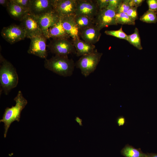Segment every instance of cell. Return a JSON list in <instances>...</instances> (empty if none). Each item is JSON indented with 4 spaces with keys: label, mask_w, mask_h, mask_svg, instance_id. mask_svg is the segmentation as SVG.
<instances>
[{
    "label": "cell",
    "mask_w": 157,
    "mask_h": 157,
    "mask_svg": "<svg viewBox=\"0 0 157 157\" xmlns=\"http://www.w3.org/2000/svg\"><path fill=\"white\" fill-rule=\"evenodd\" d=\"M127 41L138 50L142 49L139 31L137 28H135L133 33L128 35Z\"/></svg>",
    "instance_id": "obj_21"
},
{
    "label": "cell",
    "mask_w": 157,
    "mask_h": 157,
    "mask_svg": "<svg viewBox=\"0 0 157 157\" xmlns=\"http://www.w3.org/2000/svg\"><path fill=\"white\" fill-rule=\"evenodd\" d=\"M101 35L100 31L95 25L80 30V37L83 40L92 44L99 41Z\"/></svg>",
    "instance_id": "obj_15"
},
{
    "label": "cell",
    "mask_w": 157,
    "mask_h": 157,
    "mask_svg": "<svg viewBox=\"0 0 157 157\" xmlns=\"http://www.w3.org/2000/svg\"><path fill=\"white\" fill-rule=\"evenodd\" d=\"M6 8L8 13L11 17L20 22L23 17L29 12L17 4L10 2Z\"/></svg>",
    "instance_id": "obj_18"
},
{
    "label": "cell",
    "mask_w": 157,
    "mask_h": 157,
    "mask_svg": "<svg viewBox=\"0 0 157 157\" xmlns=\"http://www.w3.org/2000/svg\"><path fill=\"white\" fill-rule=\"evenodd\" d=\"M104 33L107 35L127 41L128 35L123 31L122 26L118 30H106L105 31Z\"/></svg>",
    "instance_id": "obj_24"
},
{
    "label": "cell",
    "mask_w": 157,
    "mask_h": 157,
    "mask_svg": "<svg viewBox=\"0 0 157 157\" xmlns=\"http://www.w3.org/2000/svg\"><path fill=\"white\" fill-rule=\"evenodd\" d=\"M1 34L3 38L10 44L23 40L26 38V31L20 25L12 24L4 27Z\"/></svg>",
    "instance_id": "obj_7"
},
{
    "label": "cell",
    "mask_w": 157,
    "mask_h": 157,
    "mask_svg": "<svg viewBox=\"0 0 157 157\" xmlns=\"http://www.w3.org/2000/svg\"><path fill=\"white\" fill-rule=\"evenodd\" d=\"M140 19L147 23H156L157 22V12L148 10L140 17Z\"/></svg>",
    "instance_id": "obj_23"
},
{
    "label": "cell",
    "mask_w": 157,
    "mask_h": 157,
    "mask_svg": "<svg viewBox=\"0 0 157 157\" xmlns=\"http://www.w3.org/2000/svg\"><path fill=\"white\" fill-rule=\"evenodd\" d=\"M120 152L124 157H146V153H143L140 148H135L128 144H126Z\"/></svg>",
    "instance_id": "obj_19"
},
{
    "label": "cell",
    "mask_w": 157,
    "mask_h": 157,
    "mask_svg": "<svg viewBox=\"0 0 157 157\" xmlns=\"http://www.w3.org/2000/svg\"><path fill=\"white\" fill-rule=\"evenodd\" d=\"M72 43L76 51V56H82L89 54L95 49L94 44L88 43L80 38L72 40Z\"/></svg>",
    "instance_id": "obj_16"
},
{
    "label": "cell",
    "mask_w": 157,
    "mask_h": 157,
    "mask_svg": "<svg viewBox=\"0 0 157 157\" xmlns=\"http://www.w3.org/2000/svg\"><path fill=\"white\" fill-rule=\"evenodd\" d=\"M99 10L107 8L109 0H95Z\"/></svg>",
    "instance_id": "obj_29"
},
{
    "label": "cell",
    "mask_w": 157,
    "mask_h": 157,
    "mask_svg": "<svg viewBox=\"0 0 157 157\" xmlns=\"http://www.w3.org/2000/svg\"><path fill=\"white\" fill-rule=\"evenodd\" d=\"M116 11L107 8L99 10L94 19L95 25L99 30L111 25H116Z\"/></svg>",
    "instance_id": "obj_8"
},
{
    "label": "cell",
    "mask_w": 157,
    "mask_h": 157,
    "mask_svg": "<svg viewBox=\"0 0 157 157\" xmlns=\"http://www.w3.org/2000/svg\"><path fill=\"white\" fill-rule=\"evenodd\" d=\"M137 8L131 7L126 13L130 18L134 21L138 18Z\"/></svg>",
    "instance_id": "obj_27"
},
{
    "label": "cell",
    "mask_w": 157,
    "mask_h": 157,
    "mask_svg": "<svg viewBox=\"0 0 157 157\" xmlns=\"http://www.w3.org/2000/svg\"><path fill=\"white\" fill-rule=\"evenodd\" d=\"M77 0H53V10L60 17L74 15Z\"/></svg>",
    "instance_id": "obj_12"
},
{
    "label": "cell",
    "mask_w": 157,
    "mask_h": 157,
    "mask_svg": "<svg viewBox=\"0 0 157 157\" xmlns=\"http://www.w3.org/2000/svg\"><path fill=\"white\" fill-rule=\"evenodd\" d=\"M53 0H31L30 12L35 16L53 9Z\"/></svg>",
    "instance_id": "obj_14"
},
{
    "label": "cell",
    "mask_w": 157,
    "mask_h": 157,
    "mask_svg": "<svg viewBox=\"0 0 157 157\" xmlns=\"http://www.w3.org/2000/svg\"><path fill=\"white\" fill-rule=\"evenodd\" d=\"M99 11L95 0H77L74 15L85 16L94 19Z\"/></svg>",
    "instance_id": "obj_9"
},
{
    "label": "cell",
    "mask_w": 157,
    "mask_h": 157,
    "mask_svg": "<svg viewBox=\"0 0 157 157\" xmlns=\"http://www.w3.org/2000/svg\"><path fill=\"white\" fill-rule=\"evenodd\" d=\"M14 100L15 102V105L10 108H6L2 119L0 120V122L4 124V138L6 137L8 130L11 124L14 121H19L22 111L28 103L27 100L24 97L20 90L18 91Z\"/></svg>",
    "instance_id": "obj_3"
},
{
    "label": "cell",
    "mask_w": 157,
    "mask_h": 157,
    "mask_svg": "<svg viewBox=\"0 0 157 157\" xmlns=\"http://www.w3.org/2000/svg\"><path fill=\"white\" fill-rule=\"evenodd\" d=\"M144 1V0H129V4L131 7L138 8L140 6Z\"/></svg>",
    "instance_id": "obj_31"
},
{
    "label": "cell",
    "mask_w": 157,
    "mask_h": 157,
    "mask_svg": "<svg viewBox=\"0 0 157 157\" xmlns=\"http://www.w3.org/2000/svg\"><path fill=\"white\" fill-rule=\"evenodd\" d=\"M0 84L1 91L6 95L16 87L19 77L15 68L9 62L0 55Z\"/></svg>",
    "instance_id": "obj_1"
},
{
    "label": "cell",
    "mask_w": 157,
    "mask_h": 157,
    "mask_svg": "<svg viewBox=\"0 0 157 157\" xmlns=\"http://www.w3.org/2000/svg\"><path fill=\"white\" fill-rule=\"evenodd\" d=\"M10 3V0H0V4L3 6L6 7H7L9 3Z\"/></svg>",
    "instance_id": "obj_33"
},
{
    "label": "cell",
    "mask_w": 157,
    "mask_h": 157,
    "mask_svg": "<svg viewBox=\"0 0 157 157\" xmlns=\"http://www.w3.org/2000/svg\"><path fill=\"white\" fill-rule=\"evenodd\" d=\"M10 1L30 12L31 0H10Z\"/></svg>",
    "instance_id": "obj_25"
},
{
    "label": "cell",
    "mask_w": 157,
    "mask_h": 157,
    "mask_svg": "<svg viewBox=\"0 0 157 157\" xmlns=\"http://www.w3.org/2000/svg\"><path fill=\"white\" fill-rule=\"evenodd\" d=\"M48 47L50 51L55 55L68 56L76 51L72 43L67 39H52Z\"/></svg>",
    "instance_id": "obj_5"
},
{
    "label": "cell",
    "mask_w": 157,
    "mask_h": 157,
    "mask_svg": "<svg viewBox=\"0 0 157 157\" xmlns=\"http://www.w3.org/2000/svg\"><path fill=\"white\" fill-rule=\"evenodd\" d=\"M20 25L25 29L26 38L31 39L44 34L36 16L30 12L27 13L20 21Z\"/></svg>",
    "instance_id": "obj_6"
},
{
    "label": "cell",
    "mask_w": 157,
    "mask_h": 157,
    "mask_svg": "<svg viewBox=\"0 0 157 157\" xmlns=\"http://www.w3.org/2000/svg\"><path fill=\"white\" fill-rule=\"evenodd\" d=\"M35 16L44 35L47 38L48 29L57 22L60 17L53 9Z\"/></svg>",
    "instance_id": "obj_11"
},
{
    "label": "cell",
    "mask_w": 157,
    "mask_h": 157,
    "mask_svg": "<svg viewBox=\"0 0 157 157\" xmlns=\"http://www.w3.org/2000/svg\"><path fill=\"white\" fill-rule=\"evenodd\" d=\"M117 122L119 126H123L126 122L125 119L123 116H119L117 118Z\"/></svg>",
    "instance_id": "obj_32"
},
{
    "label": "cell",
    "mask_w": 157,
    "mask_h": 157,
    "mask_svg": "<svg viewBox=\"0 0 157 157\" xmlns=\"http://www.w3.org/2000/svg\"><path fill=\"white\" fill-rule=\"evenodd\" d=\"M146 2L148 6L149 10L157 12V0H147Z\"/></svg>",
    "instance_id": "obj_30"
},
{
    "label": "cell",
    "mask_w": 157,
    "mask_h": 157,
    "mask_svg": "<svg viewBox=\"0 0 157 157\" xmlns=\"http://www.w3.org/2000/svg\"><path fill=\"white\" fill-rule=\"evenodd\" d=\"M47 39L44 34L31 38L28 53L42 58L47 59V56L46 49Z\"/></svg>",
    "instance_id": "obj_10"
},
{
    "label": "cell",
    "mask_w": 157,
    "mask_h": 157,
    "mask_svg": "<svg viewBox=\"0 0 157 157\" xmlns=\"http://www.w3.org/2000/svg\"><path fill=\"white\" fill-rule=\"evenodd\" d=\"M115 18L117 24L134 25L135 24V21L130 18L126 13H116Z\"/></svg>",
    "instance_id": "obj_22"
},
{
    "label": "cell",
    "mask_w": 157,
    "mask_h": 157,
    "mask_svg": "<svg viewBox=\"0 0 157 157\" xmlns=\"http://www.w3.org/2000/svg\"><path fill=\"white\" fill-rule=\"evenodd\" d=\"M75 20L79 30L95 25L94 19L86 16H75Z\"/></svg>",
    "instance_id": "obj_20"
},
{
    "label": "cell",
    "mask_w": 157,
    "mask_h": 157,
    "mask_svg": "<svg viewBox=\"0 0 157 157\" xmlns=\"http://www.w3.org/2000/svg\"><path fill=\"white\" fill-rule=\"evenodd\" d=\"M63 26L66 33L72 40L80 38V30L75 20L74 15L60 17Z\"/></svg>",
    "instance_id": "obj_13"
},
{
    "label": "cell",
    "mask_w": 157,
    "mask_h": 157,
    "mask_svg": "<svg viewBox=\"0 0 157 157\" xmlns=\"http://www.w3.org/2000/svg\"><path fill=\"white\" fill-rule=\"evenodd\" d=\"M146 157H157V153H147Z\"/></svg>",
    "instance_id": "obj_35"
},
{
    "label": "cell",
    "mask_w": 157,
    "mask_h": 157,
    "mask_svg": "<svg viewBox=\"0 0 157 157\" xmlns=\"http://www.w3.org/2000/svg\"><path fill=\"white\" fill-rule=\"evenodd\" d=\"M70 37L64 29L60 17L57 22L48 30L47 38L52 39H67Z\"/></svg>",
    "instance_id": "obj_17"
},
{
    "label": "cell",
    "mask_w": 157,
    "mask_h": 157,
    "mask_svg": "<svg viewBox=\"0 0 157 157\" xmlns=\"http://www.w3.org/2000/svg\"><path fill=\"white\" fill-rule=\"evenodd\" d=\"M75 120L78 123L80 126H83L82 124V119L78 117H76Z\"/></svg>",
    "instance_id": "obj_34"
},
{
    "label": "cell",
    "mask_w": 157,
    "mask_h": 157,
    "mask_svg": "<svg viewBox=\"0 0 157 157\" xmlns=\"http://www.w3.org/2000/svg\"><path fill=\"white\" fill-rule=\"evenodd\" d=\"M122 1V0H109L107 8L114 10L116 11Z\"/></svg>",
    "instance_id": "obj_28"
},
{
    "label": "cell",
    "mask_w": 157,
    "mask_h": 157,
    "mask_svg": "<svg viewBox=\"0 0 157 157\" xmlns=\"http://www.w3.org/2000/svg\"><path fill=\"white\" fill-rule=\"evenodd\" d=\"M129 0H122L119 7L116 11V13H126L131 7L129 4Z\"/></svg>",
    "instance_id": "obj_26"
},
{
    "label": "cell",
    "mask_w": 157,
    "mask_h": 157,
    "mask_svg": "<svg viewBox=\"0 0 157 157\" xmlns=\"http://www.w3.org/2000/svg\"><path fill=\"white\" fill-rule=\"evenodd\" d=\"M102 55V53L95 49L91 53L81 56L75 65L80 69L82 74L86 77L96 69Z\"/></svg>",
    "instance_id": "obj_4"
},
{
    "label": "cell",
    "mask_w": 157,
    "mask_h": 157,
    "mask_svg": "<svg viewBox=\"0 0 157 157\" xmlns=\"http://www.w3.org/2000/svg\"><path fill=\"white\" fill-rule=\"evenodd\" d=\"M75 65L73 60L69 58L68 56L55 55L44 61L46 69L64 77L71 76Z\"/></svg>",
    "instance_id": "obj_2"
}]
</instances>
